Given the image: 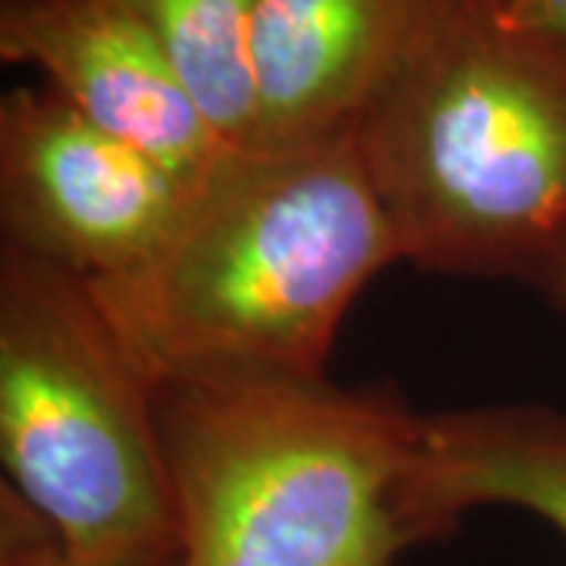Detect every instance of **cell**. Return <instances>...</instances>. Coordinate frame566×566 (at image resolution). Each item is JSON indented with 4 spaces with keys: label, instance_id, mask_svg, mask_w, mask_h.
Here are the masks:
<instances>
[{
    "label": "cell",
    "instance_id": "6da1fadb",
    "mask_svg": "<svg viewBox=\"0 0 566 566\" xmlns=\"http://www.w3.org/2000/svg\"><path fill=\"white\" fill-rule=\"evenodd\" d=\"M403 249L353 126L281 148H227L161 249L85 281L151 387L322 378L346 308Z\"/></svg>",
    "mask_w": 566,
    "mask_h": 566
},
{
    "label": "cell",
    "instance_id": "7a4b0ae2",
    "mask_svg": "<svg viewBox=\"0 0 566 566\" xmlns=\"http://www.w3.org/2000/svg\"><path fill=\"white\" fill-rule=\"evenodd\" d=\"M353 133L409 262L542 283L566 255V44L504 0H431Z\"/></svg>",
    "mask_w": 566,
    "mask_h": 566
},
{
    "label": "cell",
    "instance_id": "3957f363",
    "mask_svg": "<svg viewBox=\"0 0 566 566\" xmlns=\"http://www.w3.org/2000/svg\"><path fill=\"white\" fill-rule=\"evenodd\" d=\"M177 566H394L447 535L416 485L419 416L322 378L158 394Z\"/></svg>",
    "mask_w": 566,
    "mask_h": 566
},
{
    "label": "cell",
    "instance_id": "277c9868",
    "mask_svg": "<svg viewBox=\"0 0 566 566\" xmlns=\"http://www.w3.org/2000/svg\"><path fill=\"white\" fill-rule=\"evenodd\" d=\"M0 457L13 494L88 566H177L158 390L85 281L0 259Z\"/></svg>",
    "mask_w": 566,
    "mask_h": 566
},
{
    "label": "cell",
    "instance_id": "5b68a950",
    "mask_svg": "<svg viewBox=\"0 0 566 566\" xmlns=\"http://www.w3.org/2000/svg\"><path fill=\"white\" fill-rule=\"evenodd\" d=\"M186 199V182L82 117L54 88L3 95V245L80 281L120 277L161 249Z\"/></svg>",
    "mask_w": 566,
    "mask_h": 566
},
{
    "label": "cell",
    "instance_id": "8992f818",
    "mask_svg": "<svg viewBox=\"0 0 566 566\" xmlns=\"http://www.w3.org/2000/svg\"><path fill=\"white\" fill-rule=\"evenodd\" d=\"M0 57L48 76V88L189 189L227 145L155 32L123 0L0 3Z\"/></svg>",
    "mask_w": 566,
    "mask_h": 566
},
{
    "label": "cell",
    "instance_id": "52a82bcc",
    "mask_svg": "<svg viewBox=\"0 0 566 566\" xmlns=\"http://www.w3.org/2000/svg\"><path fill=\"white\" fill-rule=\"evenodd\" d=\"M431 0H259L245 148L344 133L403 57Z\"/></svg>",
    "mask_w": 566,
    "mask_h": 566
},
{
    "label": "cell",
    "instance_id": "ba28073f",
    "mask_svg": "<svg viewBox=\"0 0 566 566\" xmlns=\"http://www.w3.org/2000/svg\"><path fill=\"white\" fill-rule=\"evenodd\" d=\"M416 485L444 532L491 504L528 510L566 538V412L482 406L419 416Z\"/></svg>",
    "mask_w": 566,
    "mask_h": 566
},
{
    "label": "cell",
    "instance_id": "9c48e42d",
    "mask_svg": "<svg viewBox=\"0 0 566 566\" xmlns=\"http://www.w3.org/2000/svg\"><path fill=\"white\" fill-rule=\"evenodd\" d=\"M139 17L199 102L227 148H245L255 126L252 25L259 0H123Z\"/></svg>",
    "mask_w": 566,
    "mask_h": 566
},
{
    "label": "cell",
    "instance_id": "30bf717a",
    "mask_svg": "<svg viewBox=\"0 0 566 566\" xmlns=\"http://www.w3.org/2000/svg\"><path fill=\"white\" fill-rule=\"evenodd\" d=\"M0 566H88L70 557L32 506L0 488Z\"/></svg>",
    "mask_w": 566,
    "mask_h": 566
},
{
    "label": "cell",
    "instance_id": "8fae6325",
    "mask_svg": "<svg viewBox=\"0 0 566 566\" xmlns=\"http://www.w3.org/2000/svg\"><path fill=\"white\" fill-rule=\"evenodd\" d=\"M504 7L513 20L566 44V0H504Z\"/></svg>",
    "mask_w": 566,
    "mask_h": 566
},
{
    "label": "cell",
    "instance_id": "7c38bea8",
    "mask_svg": "<svg viewBox=\"0 0 566 566\" xmlns=\"http://www.w3.org/2000/svg\"><path fill=\"white\" fill-rule=\"evenodd\" d=\"M538 286L545 290V296L551 300V303L566 312V255L560 259V262L554 264L551 271H547L545 281L538 283Z\"/></svg>",
    "mask_w": 566,
    "mask_h": 566
},
{
    "label": "cell",
    "instance_id": "4fadbf2b",
    "mask_svg": "<svg viewBox=\"0 0 566 566\" xmlns=\"http://www.w3.org/2000/svg\"><path fill=\"white\" fill-rule=\"evenodd\" d=\"M0 3H13V0H0Z\"/></svg>",
    "mask_w": 566,
    "mask_h": 566
}]
</instances>
